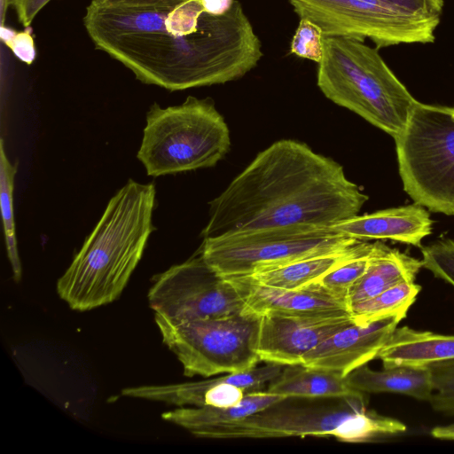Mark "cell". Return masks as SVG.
Masks as SVG:
<instances>
[{
	"label": "cell",
	"instance_id": "1",
	"mask_svg": "<svg viewBox=\"0 0 454 454\" xmlns=\"http://www.w3.org/2000/svg\"><path fill=\"white\" fill-rule=\"evenodd\" d=\"M83 25L96 49L141 82L170 91L239 79L262 57L261 41L238 0L220 16L207 12L201 0L162 8L91 0Z\"/></svg>",
	"mask_w": 454,
	"mask_h": 454
},
{
	"label": "cell",
	"instance_id": "2",
	"mask_svg": "<svg viewBox=\"0 0 454 454\" xmlns=\"http://www.w3.org/2000/svg\"><path fill=\"white\" fill-rule=\"evenodd\" d=\"M367 200L337 161L306 144L282 139L259 153L209 202L201 236L290 226L331 228L358 215Z\"/></svg>",
	"mask_w": 454,
	"mask_h": 454
},
{
	"label": "cell",
	"instance_id": "3",
	"mask_svg": "<svg viewBox=\"0 0 454 454\" xmlns=\"http://www.w3.org/2000/svg\"><path fill=\"white\" fill-rule=\"evenodd\" d=\"M156 190L129 179L103 215L65 273L57 292L68 306L87 311L115 301L142 258L151 233Z\"/></svg>",
	"mask_w": 454,
	"mask_h": 454
},
{
	"label": "cell",
	"instance_id": "4",
	"mask_svg": "<svg viewBox=\"0 0 454 454\" xmlns=\"http://www.w3.org/2000/svg\"><path fill=\"white\" fill-rule=\"evenodd\" d=\"M317 86L345 107L395 138L417 103L378 51L364 42L324 37Z\"/></svg>",
	"mask_w": 454,
	"mask_h": 454
},
{
	"label": "cell",
	"instance_id": "5",
	"mask_svg": "<svg viewBox=\"0 0 454 454\" xmlns=\"http://www.w3.org/2000/svg\"><path fill=\"white\" fill-rule=\"evenodd\" d=\"M230 146L229 128L214 100L189 96L178 106H150L137 156L148 176H160L213 167Z\"/></svg>",
	"mask_w": 454,
	"mask_h": 454
},
{
	"label": "cell",
	"instance_id": "6",
	"mask_svg": "<svg viewBox=\"0 0 454 454\" xmlns=\"http://www.w3.org/2000/svg\"><path fill=\"white\" fill-rule=\"evenodd\" d=\"M394 139L404 192L428 211L454 215V106L417 101Z\"/></svg>",
	"mask_w": 454,
	"mask_h": 454
},
{
	"label": "cell",
	"instance_id": "7",
	"mask_svg": "<svg viewBox=\"0 0 454 454\" xmlns=\"http://www.w3.org/2000/svg\"><path fill=\"white\" fill-rule=\"evenodd\" d=\"M280 403L242 419L201 428L193 435L212 439L333 436L342 442H363L406 430L402 421L367 411L364 398L348 400L340 408L280 406Z\"/></svg>",
	"mask_w": 454,
	"mask_h": 454
},
{
	"label": "cell",
	"instance_id": "8",
	"mask_svg": "<svg viewBox=\"0 0 454 454\" xmlns=\"http://www.w3.org/2000/svg\"><path fill=\"white\" fill-rule=\"evenodd\" d=\"M262 315L242 313L172 324L155 313L163 343L181 363L184 374L211 377L249 371L261 362L257 353Z\"/></svg>",
	"mask_w": 454,
	"mask_h": 454
},
{
	"label": "cell",
	"instance_id": "9",
	"mask_svg": "<svg viewBox=\"0 0 454 454\" xmlns=\"http://www.w3.org/2000/svg\"><path fill=\"white\" fill-rule=\"evenodd\" d=\"M357 241L333 228L290 226L203 239L198 251L222 277L231 279L340 250Z\"/></svg>",
	"mask_w": 454,
	"mask_h": 454
},
{
	"label": "cell",
	"instance_id": "10",
	"mask_svg": "<svg viewBox=\"0 0 454 454\" xmlns=\"http://www.w3.org/2000/svg\"><path fill=\"white\" fill-rule=\"evenodd\" d=\"M301 18L318 25L326 36L364 42L377 49L399 44L430 43L441 15L426 13L390 0H288Z\"/></svg>",
	"mask_w": 454,
	"mask_h": 454
},
{
	"label": "cell",
	"instance_id": "11",
	"mask_svg": "<svg viewBox=\"0 0 454 454\" xmlns=\"http://www.w3.org/2000/svg\"><path fill=\"white\" fill-rule=\"evenodd\" d=\"M151 309L172 324L227 317L245 311L241 292L198 251L155 276L148 292Z\"/></svg>",
	"mask_w": 454,
	"mask_h": 454
},
{
	"label": "cell",
	"instance_id": "12",
	"mask_svg": "<svg viewBox=\"0 0 454 454\" xmlns=\"http://www.w3.org/2000/svg\"><path fill=\"white\" fill-rule=\"evenodd\" d=\"M285 365L266 363L249 371L227 373L195 382L150 385L123 388L122 395L184 407L228 408L239 404L247 392L262 390Z\"/></svg>",
	"mask_w": 454,
	"mask_h": 454
},
{
	"label": "cell",
	"instance_id": "13",
	"mask_svg": "<svg viewBox=\"0 0 454 454\" xmlns=\"http://www.w3.org/2000/svg\"><path fill=\"white\" fill-rule=\"evenodd\" d=\"M351 316L287 317L262 314L257 353L261 361L301 364L305 354L353 323Z\"/></svg>",
	"mask_w": 454,
	"mask_h": 454
},
{
	"label": "cell",
	"instance_id": "14",
	"mask_svg": "<svg viewBox=\"0 0 454 454\" xmlns=\"http://www.w3.org/2000/svg\"><path fill=\"white\" fill-rule=\"evenodd\" d=\"M402 319L401 317L394 316L367 325L353 322L305 354L301 364L346 377L352 371L378 357Z\"/></svg>",
	"mask_w": 454,
	"mask_h": 454
},
{
	"label": "cell",
	"instance_id": "15",
	"mask_svg": "<svg viewBox=\"0 0 454 454\" xmlns=\"http://www.w3.org/2000/svg\"><path fill=\"white\" fill-rule=\"evenodd\" d=\"M241 292L246 310L257 314L287 317L351 316L347 299L319 282L297 289H279L258 285L244 278H231Z\"/></svg>",
	"mask_w": 454,
	"mask_h": 454
},
{
	"label": "cell",
	"instance_id": "16",
	"mask_svg": "<svg viewBox=\"0 0 454 454\" xmlns=\"http://www.w3.org/2000/svg\"><path fill=\"white\" fill-rule=\"evenodd\" d=\"M331 228L359 240L388 239L420 247L432 233L433 221L426 207L414 203L356 215Z\"/></svg>",
	"mask_w": 454,
	"mask_h": 454
},
{
	"label": "cell",
	"instance_id": "17",
	"mask_svg": "<svg viewBox=\"0 0 454 454\" xmlns=\"http://www.w3.org/2000/svg\"><path fill=\"white\" fill-rule=\"evenodd\" d=\"M374 243L359 240L340 250L302 258L238 278L274 288L297 289L318 281L349 260L368 252Z\"/></svg>",
	"mask_w": 454,
	"mask_h": 454
},
{
	"label": "cell",
	"instance_id": "18",
	"mask_svg": "<svg viewBox=\"0 0 454 454\" xmlns=\"http://www.w3.org/2000/svg\"><path fill=\"white\" fill-rule=\"evenodd\" d=\"M383 367L427 366L454 359V334L396 327L380 349Z\"/></svg>",
	"mask_w": 454,
	"mask_h": 454
},
{
	"label": "cell",
	"instance_id": "19",
	"mask_svg": "<svg viewBox=\"0 0 454 454\" xmlns=\"http://www.w3.org/2000/svg\"><path fill=\"white\" fill-rule=\"evenodd\" d=\"M266 390L286 399L299 397L353 400L364 397V393L349 387L345 377L303 364L285 365L280 374L270 382Z\"/></svg>",
	"mask_w": 454,
	"mask_h": 454
},
{
	"label": "cell",
	"instance_id": "20",
	"mask_svg": "<svg viewBox=\"0 0 454 454\" xmlns=\"http://www.w3.org/2000/svg\"><path fill=\"white\" fill-rule=\"evenodd\" d=\"M345 378L350 387L362 393H396L424 401H429L433 393L427 366L397 365L373 371L364 364Z\"/></svg>",
	"mask_w": 454,
	"mask_h": 454
},
{
	"label": "cell",
	"instance_id": "21",
	"mask_svg": "<svg viewBox=\"0 0 454 454\" xmlns=\"http://www.w3.org/2000/svg\"><path fill=\"white\" fill-rule=\"evenodd\" d=\"M423 268L419 260L387 246L374 256L365 273L347 294L348 309L362 301L405 282H414Z\"/></svg>",
	"mask_w": 454,
	"mask_h": 454
},
{
	"label": "cell",
	"instance_id": "22",
	"mask_svg": "<svg viewBox=\"0 0 454 454\" xmlns=\"http://www.w3.org/2000/svg\"><path fill=\"white\" fill-rule=\"evenodd\" d=\"M286 400V397L267 390L251 391L247 392L242 401L232 407L184 406L162 413L161 418L193 434L201 428L242 419Z\"/></svg>",
	"mask_w": 454,
	"mask_h": 454
},
{
	"label": "cell",
	"instance_id": "23",
	"mask_svg": "<svg viewBox=\"0 0 454 454\" xmlns=\"http://www.w3.org/2000/svg\"><path fill=\"white\" fill-rule=\"evenodd\" d=\"M420 290L421 286L414 282L396 285L352 305L350 315L357 325H367L394 316L404 318Z\"/></svg>",
	"mask_w": 454,
	"mask_h": 454
},
{
	"label": "cell",
	"instance_id": "24",
	"mask_svg": "<svg viewBox=\"0 0 454 454\" xmlns=\"http://www.w3.org/2000/svg\"><path fill=\"white\" fill-rule=\"evenodd\" d=\"M17 166L11 163L5 151L4 140H0V203L4 235L8 259L13 279L19 282L22 276L21 262L18 251L16 228L13 213V190Z\"/></svg>",
	"mask_w": 454,
	"mask_h": 454
},
{
	"label": "cell",
	"instance_id": "25",
	"mask_svg": "<svg viewBox=\"0 0 454 454\" xmlns=\"http://www.w3.org/2000/svg\"><path fill=\"white\" fill-rule=\"evenodd\" d=\"M386 247L384 243L376 241L371 250L349 260L317 282L347 299L349 288L365 273L374 256Z\"/></svg>",
	"mask_w": 454,
	"mask_h": 454
},
{
	"label": "cell",
	"instance_id": "26",
	"mask_svg": "<svg viewBox=\"0 0 454 454\" xmlns=\"http://www.w3.org/2000/svg\"><path fill=\"white\" fill-rule=\"evenodd\" d=\"M431 372L432 408L441 413L454 415V359L427 365Z\"/></svg>",
	"mask_w": 454,
	"mask_h": 454
},
{
	"label": "cell",
	"instance_id": "27",
	"mask_svg": "<svg viewBox=\"0 0 454 454\" xmlns=\"http://www.w3.org/2000/svg\"><path fill=\"white\" fill-rule=\"evenodd\" d=\"M423 268L454 287V240L443 239L421 248Z\"/></svg>",
	"mask_w": 454,
	"mask_h": 454
},
{
	"label": "cell",
	"instance_id": "28",
	"mask_svg": "<svg viewBox=\"0 0 454 454\" xmlns=\"http://www.w3.org/2000/svg\"><path fill=\"white\" fill-rule=\"evenodd\" d=\"M291 52L317 64L324 53V34L321 27L306 18H301L291 42Z\"/></svg>",
	"mask_w": 454,
	"mask_h": 454
},
{
	"label": "cell",
	"instance_id": "29",
	"mask_svg": "<svg viewBox=\"0 0 454 454\" xmlns=\"http://www.w3.org/2000/svg\"><path fill=\"white\" fill-rule=\"evenodd\" d=\"M5 45L22 62L31 65L36 56L34 38L29 27L23 31L14 32L4 41Z\"/></svg>",
	"mask_w": 454,
	"mask_h": 454
},
{
	"label": "cell",
	"instance_id": "30",
	"mask_svg": "<svg viewBox=\"0 0 454 454\" xmlns=\"http://www.w3.org/2000/svg\"><path fill=\"white\" fill-rule=\"evenodd\" d=\"M51 0H10V5L15 10L19 21L25 27L30 24L38 12Z\"/></svg>",
	"mask_w": 454,
	"mask_h": 454
},
{
	"label": "cell",
	"instance_id": "31",
	"mask_svg": "<svg viewBox=\"0 0 454 454\" xmlns=\"http://www.w3.org/2000/svg\"><path fill=\"white\" fill-rule=\"evenodd\" d=\"M103 3L123 7L162 8L172 7L190 0H100Z\"/></svg>",
	"mask_w": 454,
	"mask_h": 454
},
{
	"label": "cell",
	"instance_id": "32",
	"mask_svg": "<svg viewBox=\"0 0 454 454\" xmlns=\"http://www.w3.org/2000/svg\"><path fill=\"white\" fill-rule=\"evenodd\" d=\"M399 5L435 15H442L443 0H390Z\"/></svg>",
	"mask_w": 454,
	"mask_h": 454
},
{
	"label": "cell",
	"instance_id": "33",
	"mask_svg": "<svg viewBox=\"0 0 454 454\" xmlns=\"http://www.w3.org/2000/svg\"><path fill=\"white\" fill-rule=\"evenodd\" d=\"M235 0H201L205 11L212 15L220 16L228 12Z\"/></svg>",
	"mask_w": 454,
	"mask_h": 454
},
{
	"label": "cell",
	"instance_id": "34",
	"mask_svg": "<svg viewBox=\"0 0 454 454\" xmlns=\"http://www.w3.org/2000/svg\"><path fill=\"white\" fill-rule=\"evenodd\" d=\"M432 436L441 440H454V423L438 426L432 429Z\"/></svg>",
	"mask_w": 454,
	"mask_h": 454
},
{
	"label": "cell",
	"instance_id": "35",
	"mask_svg": "<svg viewBox=\"0 0 454 454\" xmlns=\"http://www.w3.org/2000/svg\"><path fill=\"white\" fill-rule=\"evenodd\" d=\"M10 5V0H1V26H4L5 12Z\"/></svg>",
	"mask_w": 454,
	"mask_h": 454
}]
</instances>
